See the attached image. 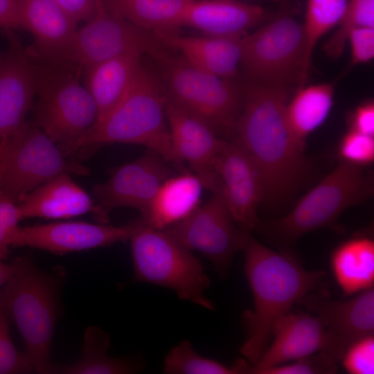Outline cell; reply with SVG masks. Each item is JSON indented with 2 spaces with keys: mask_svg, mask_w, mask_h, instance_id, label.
<instances>
[{
  "mask_svg": "<svg viewBox=\"0 0 374 374\" xmlns=\"http://www.w3.org/2000/svg\"><path fill=\"white\" fill-rule=\"evenodd\" d=\"M337 366L330 363L320 352L276 366L266 368L260 374L334 373Z\"/></svg>",
  "mask_w": 374,
  "mask_h": 374,
  "instance_id": "36",
  "label": "cell"
},
{
  "mask_svg": "<svg viewBox=\"0 0 374 374\" xmlns=\"http://www.w3.org/2000/svg\"><path fill=\"white\" fill-rule=\"evenodd\" d=\"M130 240L136 281L170 288L181 300L214 309L205 296L210 278L192 251L166 231L144 226Z\"/></svg>",
  "mask_w": 374,
  "mask_h": 374,
  "instance_id": "6",
  "label": "cell"
},
{
  "mask_svg": "<svg viewBox=\"0 0 374 374\" xmlns=\"http://www.w3.org/2000/svg\"><path fill=\"white\" fill-rule=\"evenodd\" d=\"M334 278L345 296L373 287L374 241L366 235L342 242L330 256Z\"/></svg>",
  "mask_w": 374,
  "mask_h": 374,
  "instance_id": "26",
  "label": "cell"
},
{
  "mask_svg": "<svg viewBox=\"0 0 374 374\" xmlns=\"http://www.w3.org/2000/svg\"><path fill=\"white\" fill-rule=\"evenodd\" d=\"M17 203L22 219H66L91 213L103 224L109 220V215L70 175L42 184L21 196Z\"/></svg>",
  "mask_w": 374,
  "mask_h": 374,
  "instance_id": "20",
  "label": "cell"
},
{
  "mask_svg": "<svg viewBox=\"0 0 374 374\" xmlns=\"http://www.w3.org/2000/svg\"><path fill=\"white\" fill-rule=\"evenodd\" d=\"M19 267L18 260L13 263L6 264L0 260V286L6 284L17 272Z\"/></svg>",
  "mask_w": 374,
  "mask_h": 374,
  "instance_id": "43",
  "label": "cell"
},
{
  "mask_svg": "<svg viewBox=\"0 0 374 374\" xmlns=\"http://www.w3.org/2000/svg\"><path fill=\"white\" fill-rule=\"evenodd\" d=\"M33 371L25 355L12 342L6 312L0 304V374L27 373Z\"/></svg>",
  "mask_w": 374,
  "mask_h": 374,
  "instance_id": "34",
  "label": "cell"
},
{
  "mask_svg": "<svg viewBox=\"0 0 374 374\" xmlns=\"http://www.w3.org/2000/svg\"><path fill=\"white\" fill-rule=\"evenodd\" d=\"M271 344L253 365L249 373L260 374L266 368L297 360L323 350L328 337L320 319L310 312L292 310L275 324Z\"/></svg>",
  "mask_w": 374,
  "mask_h": 374,
  "instance_id": "19",
  "label": "cell"
},
{
  "mask_svg": "<svg viewBox=\"0 0 374 374\" xmlns=\"http://www.w3.org/2000/svg\"><path fill=\"white\" fill-rule=\"evenodd\" d=\"M110 337L98 326H89L84 335L80 358L73 364L55 366L54 373L62 374H127L139 370L135 361L109 355Z\"/></svg>",
  "mask_w": 374,
  "mask_h": 374,
  "instance_id": "29",
  "label": "cell"
},
{
  "mask_svg": "<svg viewBox=\"0 0 374 374\" xmlns=\"http://www.w3.org/2000/svg\"><path fill=\"white\" fill-rule=\"evenodd\" d=\"M165 112L171 145L176 156L190 166L205 189L213 193L217 192L219 181L215 165L226 140L219 137L206 123L167 99Z\"/></svg>",
  "mask_w": 374,
  "mask_h": 374,
  "instance_id": "17",
  "label": "cell"
},
{
  "mask_svg": "<svg viewBox=\"0 0 374 374\" xmlns=\"http://www.w3.org/2000/svg\"><path fill=\"white\" fill-rule=\"evenodd\" d=\"M348 0H308L305 23V53L299 88L305 85L312 54L320 39L337 26L345 11Z\"/></svg>",
  "mask_w": 374,
  "mask_h": 374,
  "instance_id": "30",
  "label": "cell"
},
{
  "mask_svg": "<svg viewBox=\"0 0 374 374\" xmlns=\"http://www.w3.org/2000/svg\"><path fill=\"white\" fill-rule=\"evenodd\" d=\"M112 13L148 31L176 33L181 17L195 0H101Z\"/></svg>",
  "mask_w": 374,
  "mask_h": 374,
  "instance_id": "27",
  "label": "cell"
},
{
  "mask_svg": "<svg viewBox=\"0 0 374 374\" xmlns=\"http://www.w3.org/2000/svg\"><path fill=\"white\" fill-rule=\"evenodd\" d=\"M204 188L201 179L193 172L170 176L161 184L140 220L144 226L165 230L185 219L200 205Z\"/></svg>",
  "mask_w": 374,
  "mask_h": 374,
  "instance_id": "25",
  "label": "cell"
},
{
  "mask_svg": "<svg viewBox=\"0 0 374 374\" xmlns=\"http://www.w3.org/2000/svg\"><path fill=\"white\" fill-rule=\"evenodd\" d=\"M143 226L137 220L123 226L59 222L19 227L11 246L65 253L109 246L130 240Z\"/></svg>",
  "mask_w": 374,
  "mask_h": 374,
  "instance_id": "16",
  "label": "cell"
},
{
  "mask_svg": "<svg viewBox=\"0 0 374 374\" xmlns=\"http://www.w3.org/2000/svg\"><path fill=\"white\" fill-rule=\"evenodd\" d=\"M8 49L0 59V139L26 120L36 96L37 66L13 30L5 31Z\"/></svg>",
  "mask_w": 374,
  "mask_h": 374,
  "instance_id": "18",
  "label": "cell"
},
{
  "mask_svg": "<svg viewBox=\"0 0 374 374\" xmlns=\"http://www.w3.org/2000/svg\"><path fill=\"white\" fill-rule=\"evenodd\" d=\"M77 22L87 21L96 13L101 0H53Z\"/></svg>",
  "mask_w": 374,
  "mask_h": 374,
  "instance_id": "39",
  "label": "cell"
},
{
  "mask_svg": "<svg viewBox=\"0 0 374 374\" xmlns=\"http://www.w3.org/2000/svg\"><path fill=\"white\" fill-rule=\"evenodd\" d=\"M350 130L374 136V103H365L357 107L350 118Z\"/></svg>",
  "mask_w": 374,
  "mask_h": 374,
  "instance_id": "40",
  "label": "cell"
},
{
  "mask_svg": "<svg viewBox=\"0 0 374 374\" xmlns=\"http://www.w3.org/2000/svg\"><path fill=\"white\" fill-rule=\"evenodd\" d=\"M1 55L0 54V59H1Z\"/></svg>",
  "mask_w": 374,
  "mask_h": 374,
  "instance_id": "44",
  "label": "cell"
},
{
  "mask_svg": "<svg viewBox=\"0 0 374 374\" xmlns=\"http://www.w3.org/2000/svg\"><path fill=\"white\" fill-rule=\"evenodd\" d=\"M22 220L17 203L0 190V260L5 258L12 245L19 222Z\"/></svg>",
  "mask_w": 374,
  "mask_h": 374,
  "instance_id": "37",
  "label": "cell"
},
{
  "mask_svg": "<svg viewBox=\"0 0 374 374\" xmlns=\"http://www.w3.org/2000/svg\"><path fill=\"white\" fill-rule=\"evenodd\" d=\"M267 15L262 6L237 0H195L185 10L180 27L194 28L208 36L241 37Z\"/></svg>",
  "mask_w": 374,
  "mask_h": 374,
  "instance_id": "22",
  "label": "cell"
},
{
  "mask_svg": "<svg viewBox=\"0 0 374 374\" xmlns=\"http://www.w3.org/2000/svg\"><path fill=\"white\" fill-rule=\"evenodd\" d=\"M10 152L0 190L16 202L62 175L87 176L90 170L70 161L33 122L25 121L8 134Z\"/></svg>",
  "mask_w": 374,
  "mask_h": 374,
  "instance_id": "9",
  "label": "cell"
},
{
  "mask_svg": "<svg viewBox=\"0 0 374 374\" xmlns=\"http://www.w3.org/2000/svg\"><path fill=\"white\" fill-rule=\"evenodd\" d=\"M340 362L349 373L373 374V335L362 337L353 342L346 349Z\"/></svg>",
  "mask_w": 374,
  "mask_h": 374,
  "instance_id": "35",
  "label": "cell"
},
{
  "mask_svg": "<svg viewBox=\"0 0 374 374\" xmlns=\"http://www.w3.org/2000/svg\"><path fill=\"white\" fill-rule=\"evenodd\" d=\"M17 272L6 283L0 304L15 321L33 371L54 373L51 347L57 314L58 274L39 269L28 258L18 259Z\"/></svg>",
  "mask_w": 374,
  "mask_h": 374,
  "instance_id": "4",
  "label": "cell"
},
{
  "mask_svg": "<svg viewBox=\"0 0 374 374\" xmlns=\"http://www.w3.org/2000/svg\"><path fill=\"white\" fill-rule=\"evenodd\" d=\"M334 92L330 83L303 86L288 100L287 122L295 141L303 150L310 134L326 120L332 107Z\"/></svg>",
  "mask_w": 374,
  "mask_h": 374,
  "instance_id": "28",
  "label": "cell"
},
{
  "mask_svg": "<svg viewBox=\"0 0 374 374\" xmlns=\"http://www.w3.org/2000/svg\"><path fill=\"white\" fill-rule=\"evenodd\" d=\"M373 189L371 172L341 161L289 213L270 222L260 220L256 229L276 243L287 245L314 230L337 229L340 215L371 197Z\"/></svg>",
  "mask_w": 374,
  "mask_h": 374,
  "instance_id": "5",
  "label": "cell"
},
{
  "mask_svg": "<svg viewBox=\"0 0 374 374\" xmlns=\"http://www.w3.org/2000/svg\"><path fill=\"white\" fill-rule=\"evenodd\" d=\"M163 46L152 32L112 13L103 4L76 30L63 62L82 69L131 53H148L159 60L166 53Z\"/></svg>",
  "mask_w": 374,
  "mask_h": 374,
  "instance_id": "11",
  "label": "cell"
},
{
  "mask_svg": "<svg viewBox=\"0 0 374 374\" xmlns=\"http://www.w3.org/2000/svg\"><path fill=\"white\" fill-rule=\"evenodd\" d=\"M353 296L346 300H335L325 289L311 292L298 302L322 321L328 340L319 352L335 365L353 342L373 335V287Z\"/></svg>",
  "mask_w": 374,
  "mask_h": 374,
  "instance_id": "13",
  "label": "cell"
},
{
  "mask_svg": "<svg viewBox=\"0 0 374 374\" xmlns=\"http://www.w3.org/2000/svg\"><path fill=\"white\" fill-rule=\"evenodd\" d=\"M249 363L240 359L231 366L201 356L187 340L170 350L164 360L163 371L169 374H244Z\"/></svg>",
  "mask_w": 374,
  "mask_h": 374,
  "instance_id": "31",
  "label": "cell"
},
{
  "mask_svg": "<svg viewBox=\"0 0 374 374\" xmlns=\"http://www.w3.org/2000/svg\"><path fill=\"white\" fill-rule=\"evenodd\" d=\"M139 53L124 54L82 68L83 84L98 112V121L124 98L143 69Z\"/></svg>",
  "mask_w": 374,
  "mask_h": 374,
  "instance_id": "24",
  "label": "cell"
},
{
  "mask_svg": "<svg viewBox=\"0 0 374 374\" xmlns=\"http://www.w3.org/2000/svg\"><path fill=\"white\" fill-rule=\"evenodd\" d=\"M338 28L324 46L327 55L337 58L344 51L351 30L374 27V0H349Z\"/></svg>",
  "mask_w": 374,
  "mask_h": 374,
  "instance_id": "32",
  "label": "cell"
},
{
  "mask_svg": "<svg viewBox=\"0 0 374 374\" xmlns=\"http://www.w3.org/2000/svg\"><path fill=\"white\" fill-rule=\"evenodd\" d=\"M53 63V66L37 67L33 122L64 154L96 123L98 112L78 74L64 67V62Z\"/></svg>",
  "mask_w": 374,
  "mask_h": 374,
  "instance_id": "7",
  "label": "cell"
},
{
  "mask_svg": "<svg viewBox=\"0 0 374 374\" xmlns=\"http://www.w3.org/2000/svg\"><path fill=\"white\" fill-rule=\"evenodd\" d=\"M166 96L157 77L143 67L130 90L104 118L64 152L121 143L145 146L160 154L181 172H187L176 156L165 118Z\"/></svg>",
  "mask_w": 374,
  "mask_h": 374,
  "instance_id": "3",
  "label": "cell"
},
{
  "mask_svg": "<svg viewBox=\"0 0 374 374\" xmlns=\"http://www.w3.org/2000/svg\"><path fill=\"white\" fill-rule=\"evenodd\" d=\"M350 43L354 63H365L374 57V27H362L350 31Z\"/></svg>",
  "mask_w": 374,
  "mask_h": 374,
  "instance_id": "38",
  "label": "cell"
},
{
  "mask_svg": "<svg viewBox=\"0 0 374 374\" xmlns=\"http://www.w3.org/2000/svg\"><path fill=\"white\" fill-rule=\"evenodd\" d=\"M165 231L189 250L207 258L221 278L227 276L233 256L244 249L250 235L235 222L218 192Z\"/></svg>",
  "mask_w": 374,
  "mask_h": 374,
  "instance_id": "12",
  "label": "cell"
},
{
  "mask_svg": "<svg viewBox=\"0 0 374 374\" xmlns=\"http://www.w3.org/2000/svg\"><path fill=\"white\" fill-rule=\"evenodd\" d=\"M287 87L251 82L236 121L233 139L257 167L264 185V202L277 205L294 193L307 163L287 116Z\"/></svg>",
  "mask_w": 374,
  "mask_h": 374,
  "instance_id": "1",
  "label": "cell"
},
{
  "mask_svg": "<svg viewBox=\"0 0 374 374\" xmlns=\"http://www.w3.org/2000/svg\"><path fill=\"white\" fill-rule=\"evenodd\" d=\"M341 161L364 167L374 160V136L349 130L338 148Z\"/></svg>",
  "mask_w": 374,
  "mask_h": 374,
  "instance_id": "33",
  "label": "cell"
},
{
  "mask_svg": "<svg viewBox=\"0 0 374 374\" xmlns=\"http://www.w3.org/2000/svg\"><path fill=\"white\" fill-rule=\"evenodd\" d=\"M10 152V139L8 134L0 139V186L5 172Z\"/></svg>",
  "mask_w": 374,
  "mask_h": 374,
  "instance_id": "42",
  "label": "cell"
},
{
  "mask_svg": "<svg viewBox=\"0 0 374 374\" xmlns=\"http://www.w3.org/2000/svg\"><path fill=\"white\" fill-rule=\"evenodd\" d=\"M253 308L243 314L247 339L240 352L250 365L259 359L276 322L305 294L325 290L324 271L304 269L288 251H275L251 235L243 249Z\"/></svg>",
  "mask_w": 374,
  "mask_h": 374,
  "instance_id": "2",
  "label": "cell"
},
{
  "mask_svg": "<svg viewBox=\"0 0 374 374\" xmlns=\"http://www.w3.org/2000/svg\"><path fill=\"white\" fill-rule=\"evenodd\" d=\"M222 196L235 222L244 231L255 230L257 211L264 200V185L253 161L234 140L225 141L215 165Z\"/></svg>",
  "mask_w": 374,
  "mask_h": 374,
  "instance_id": "15",
  "label": "cell"
},
{
  "mask_svg": "<svg viewBox=\"0 0 374 374\" xmlns=\"http://www.w3.org/2000/svg\"><path fill=\"white\" fill-rule=\"evenodd\" d=\"M18 2L20 27L31 33L38 53L50 62H63L78 22L53 0Z\"/></svg>",
  "mask_w": 374,
  "mask_h": 374,
  "instance_id": "21",
  "label": "cell"
},
{
  "mask_svg": "<svg viewBox=\"0 0 374 374\" xmlns=\"http://www.w3.org/2000/svg\"><path fill=\"white\" fill-rule=\"evenodd\" d=\"M169 164L147 149L136 160L112 170L106 181L96 184L92 190L94 200L107 215L115 208L130 207L139 211L142 217L161 184L172 176Z\"/></svg>",
  "mask_w": 374,
  "mask_h": 374,
  "instance_id": "14",
  "label": "cell"
},
{
  "mask_svg": "<svg viewBox=\"0 0 374 374\" xmlns=\"http://www.w3.org/2000/svg\"><path fill=\"white\" fill-rule=\"evenodd\" d=\"M166 46L177 49L192 66L209 74L230 79L241 57V37L184 36L176 33H153Z\"/></svg>",
  "mask_w": 374,
  "mask_h": 374,
  "instance_id": "23",
  "label": "cell"
},
{
  "mask_svg": "<svg viewBox=\"0 0 374 374\" xmlns=\"http://www.w3.org/2000/svg\"><path fill=\"white\" fill-rule=\"evenodd\" d=\"M0 28L5 31L21 28L18 0H0Z\"/></svg>",
  "mask_w": 374,
  "mask_h": 374,
  "instance_id": "41",
  "label": "cell"
},
{
  "mask_svg": "<svg viewBox=\"0 0 374 374\" xmlns=\"http://www.w3.org/2000/svg\"><path fill=\"white\" fill-rule=\"evenodd\" d=\"M164 65L168 100L206 123L216 132H233L243 100L230 80L192 66L184 57L166 54Z\"/></svg>",
  "mask_w": 374,
  "mask_h": 374,
  "instance_id": "8",
  "label": "cell"
},
{
  "mask_svg": "<svg viewBox=\"0 0 374 374\" xmlns=\"http://www.w3.org/2000/svg\"><path fill=\"white\" fill-rule=\"evenodd\" d=\"M305 53L303 25L277 17L241 38V57L251 82L287 87L299 80Z\"/></svg>",
  "mask_w": 374,
  "mask_h": 374,
  "instance_id": "10",
  "label": "cell"
}]
</instances>
